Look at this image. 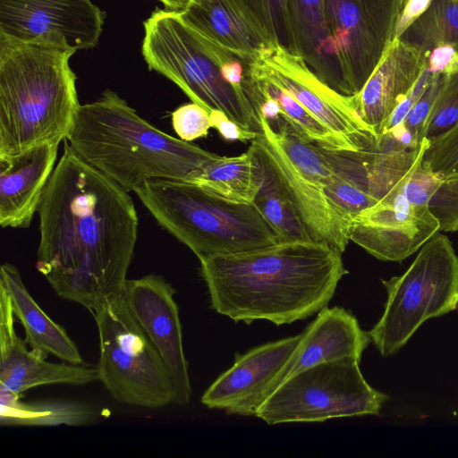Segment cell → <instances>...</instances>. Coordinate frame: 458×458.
<instances>
[{
	"label": "cell",
	"instance_id": "1",
	"mask_svg": "<svg viewBox=\"0 0 458 458\" xmlns=\"http://www.w3.org/2000/svg\"><path fill=\"white\" fill-rule=\"evenodd\" d=\"M38 213L36 268L60 298L92 312L123 292L138 238L134 201L67 140Z\"/></svg>",
	"mask_w": 458,
	"mask_h": 458
},
{
	"label": "cell",
	"instance_id": "2",
	"mask_svg": "<svg viewBox=\"0 0 458 458\" xmlns=\"http://www.w3.org/2000/svg\"><path fill=\"white\" fill-rule=\"evenodd\" d=\"M199 263L211 308L246 324L307 318L327 306L348 274L342 252L313 241L210 256Z\"/></svg>",
	"mask_w": 458,
	"mask_h": 458
},
{
	"label": "cell",
	"instance_id": "3",
	"mask_svg": "<svg viewBox=\"0 0 458 458\" xmlns=\"http://www.w3.org/2000/svg\"><path fill=\"white\" fill-rule=\"evenodd\" d=\"M75 52L57 34H0V157L67 140L81 106L69 64Z\"/></svg>",
	"mask_w": 458,
	"mask_h": 458
},
{
	"label": "cell",
	"instance_id": "4",
	"mask_svg": "<svg viewBox=\"0 0 458 458\" xmlns=\"http://www.w3.org/2000/svg\"><path fill=\"white\" fill-rule=\"evenodd\" d=\"M66 140L82 160L128 191L156 179L187 181L220 157L157 129L109 89L80 106Z\"/></svg>",
	"mask_w": 458,
	"mask_h": 458
},
{
	"label": "cell",
	"instance_id": "5",
	"mask_svg": "<svg viewBox=\"0 0 458 458\" xmlns=\"http://www.w3.org/2000/svg\"><path fill=\"white\" fill-rule=\"evenodd\" d=\"M134 192L157 224L199 259L281 242L254 203L222 199L189 181L151 180Z\"/></svg>",
	"mask_w": 458,
	"mask_h": 458
},
{
	"label": "cell",
	"instance_id": "6",
	"mask_svg": "<svg viewBox=\"0 0 458 458\" xmlns=\"http://www.w3.org/2000/svg\"><path fill=\"white\" fill-rule=\"evenodd\" d=\"M143 25L141 52L149 70L170 80L208 113L222 111L242 128L262 132L247 95L225 80L205 38L181 12L156 9Z\"/></svg>",
	"mask_w": 458,
	"mask_h": 458
},
{
	"label": "cell",
	"instance_id": "7",
	"mask_svg": "<svg viewBox=\"0 0 458 458\" xmlns=\"http://www.w3.org/2000/svg\"><path fill=\"white\" fill-rule=\"evenodd\" d=\"M386 290L384 312L368 332L382 356L396 353L428 319L458 307V256L439 232L420 250L406 271L381 280Z\"/></svg>",
	"mask_w": 458,
	"mask_h": 458
},
{
	"label": "cell",
	"instance_id": "8",
	"mask_svg": "<svg viewBox=\"0 0 458 458\" xmlns=\"http://www.w3.org/2000/svg\"><path fill=\"white\" fill-rule=\"evenodd\" d=\"M97 324L98 380L117 402L148 409L174 403V388L157 349L121 292L92 311Z\"/></svg>",
	"mask_w": 458,
	"mask_h": 458
},
{
	"label": "cell",
	"instance_id": "9",
	"mask_svg": "<svg viewBox=\"0 0 458 458\" xmlns=\"http://www.w3.org/2000/svg\"><path fill=\"white\" fill-rule=\"evenodd\" d=\"M359 364L344 358L303 369L284 380L255 416L276 425L378 415L387 396L368 384Z\"/></svg>",
	"mask_w": 458,
	"mask_h": 458
},
{
	"label": "cell",
	"instance_id": "10",
	"mask_svg": "<svg viewBox=\"0 0 458 458\" xmlns=\"http://www.w3.org/2000/svg\"><path fill=\"white\" fill-rule=\"evenodd\" d=\"M251 69L292 95L352 152L376 148L377 136L359 116L353 96L327 85L286 47L273 45L251 63Z\"/></svg>",
	"mask_w": 458,
	"mask_h": 458
},
{
	"label": "cell",
	"instance_id": "11",
	"mask_svg": "<svg viewBox=\"0 0 458 458\" xmlns=\"http://www.w3.org/2000/svg\"><path fill=\"white\" fill-rule=\"evenodd\" d=\"M403 0H325L348 96L358 94L388 47Z\"/></svg>",
	"mask_w": 458,
	"mask_h": 458
},
{
	"label": "cell",
	"instance_id": "12",
	"mask_svg": "<svg viewBox=\"0 0 458 458\" xmlns=\"http://www.w3.org/2000/svg\"><path fill=\"white\" fill-rule=\"evenodd\" d=\"M262 132L251 141L259 163L289 199L312 241L344 252L350 241L351 220L338 211L323 188L306 179L291 163L273 137L266 119Z\"/></svg>",
	"mask_w": 458,
	"mask_h": 458
},
{
	"label": "cell",
	"instance_id": "13",
	"mask_svg": "<svg viewBox=\"0 0 458 458\" xmlns=\"http://www.w3.org/2000/svg\"><path fill=\"white\" fill-rule=\"evenodd\" d=\"M124 298L157 352L171 377L178 405L190 403L192 394L175 290L159 275L127 279Z\"/></svg>",
	"mask_w": 458,
	"mask_h": 458
},
{
	"label": "cell",
	"instance_id": "14",
	"mask_svg": "<svg viewBox=\"0 0 458 458\" xmlns=\"http://www.w3.org/2000/svg\"><path fill=\"white\" fill-rule=\"evenodd\" d=\"M301 334L269 342L236 355L233 366L204 392L200 401L209 409L227 414L255 416L281 384Z\"/></svg>",
	"mask_w": 458,
	"mask_h": 458
},
{
	"label": "cell",
	"instance_id": "15",
	"mask_svg": "<svg viewBox=\"0 0 458 458\" xmlns=\"http://www.w3.org/2000/svg\"><path fill=\"white\" fill-rule=\"evenodd\" d=\"M438 232V221L428 207L411 203L402 191L354 216L350 241L379 260L402 261Z\"/></svg>",
	"mask_w": 458,
	"mask_h": 458
},
{
	"label": "cell",
	"instance_id": "16",
	"mask_svg": "<svg viewBox=\"0 0 458 458\" xmlns=\"http://www.w3.org/2000/svg\"><path fill=\"white\" fill-rule=\"evenodd\" d=\"M105 17L90 0H0V34L23 41L57 34L76 51L98 43Z\"/></svg>",
	"mask_w": 458,
	"mask_h": 458
},
{
	"label": "cell",
	"instance_id": "17",
	"mask_svg": "<svg viewBox=\"0 0 458 458\" xmlns=\"http://www.w3.org/2000/svg\"><path fill=\"white\" fill-rule=\"evenodd\" d=\"M27 345L16 333L11 299L0 284V389L21 395L40 386H80L98 380L97 367L51 362L47 353Z\"/></svg>",
	"mask_w": 458,
	"mask_h": 458
},
{
	"label": "cell",
	"instance_id": "18",
	"mask_svg": "<svg viewBox=\"0 0 458 458\" xmlns=\"http://www.w3.org/2000/svg\"><path fill=\"white\" fill-rule=\"evenodd\" d=\"M58 144H44L20 154L0 157V225H30L54 172Z\"/></svg>",
	"mask_w": 458,
	"mask_h": 458
},
{
	"label": "cell",
	"instance_id": "19",
	"mask_svg": "<svg viewBox=\"0 0 458 458\" xmlns=\"http://www.w3.org/2000/svg\"><path fill=\"white\" fill-rule=\"evenodd\" d=\"M428 53L394 38L360 89L356 112L378 136L383 123L427 66Z\"/></svg>",
	"mask_w": 458,
	"mask_h": 458
},
{
	"label": "cell",
	"instance_id": "20",
	"mask_svg": "<svg viewBox=\"0 0 458 458\" xmlns=\"http://www.w3.org/2000/svg\"><path fill=\"white\" fill-rule=\"evenodd\" d=\"M182 18L207 38L255 60L276 43L243 0H192Z\"/></svg>",
	"mask_w": 458,
	"mask_h": 458
},
{
	"label": "cell",
	"instance_id": "21",
	"mask_svg": "<svg viewBox=\"0 0 458 458\" xmlns=\"http://www.w3.org/2000/svg\"><path fill=\"white\" fill-rule=\"evenodd\" d=\"M285 24L286 47L301 57L323 82L348 96L325 0H286Z\"/></svg>",
	"mask_w": 458,
	"mask_h": 458
},
{
	"label": "cell",
	"instance_id": "22",
	"mask_svg": "<svg viewBox=\"0 0 458 458\" xmlns=\"http://www.w3.org/2000/svg\"><path fill=\"white\" fill-rule=\"evenodd\" d=\"M371 339L356 317L343 307L322 309L301 333V341L281 377H289L319 363L361 356Z\"/></svg>",
	"mask_w": 458,
	"mask_h": 458
},
{
	"label": "cell",
	"instance_id": "23",
	"mask_svg": "<svg viewBox=\"0 0 458 458\" xmlns=\"http://www.w3.org/2000/svg\"><path fill=\"white\" fill-rule=\"evenodd\" d=\"M0 284L7 291L15 318L21 324L25 342L31 348L54 355L71 364H83L75 343L65 329L39 307L27 290L14 265L3 263Z\"/></svg>",
	"mask_w": 458,
	"mask_h": 458
},
{
	"label": "cell",
	"instance_id": "24",
	"mask_svg": "<svg viewBox=\"0 0 458 458\" xmlns=\"http://www.w3.org/2000/svg\"><path fill=\"white\" fill-rule=\"evenodd\" d=\"M262 167L251 146L242 155L220 157L189 180L222 199L253 203L262 183ZM185 181V180H184Z\"/></svg>",
	"mask_w": 458,
	"mask_h": 458
},
{
	"label": "cell",
	"instance_id": "25",
	"mask_svg": "<svg viewBox=\"0 0 458 458\" xmlns=\"http://www.w3.org/2000/svg\"><path fill=\"white\" fill-rule=\"evenodd\" d=\"M98 413L89 404L70 400L23 401L21 395L0 389L2 426H72L91 423Z\"/></svg>",
	"mask_w": 458,
	"mask_h": 458
},
{
	"label": "cell",
	"instance_id": "26",
	"mask_svg": "<svg viewBox=\"0 0 458 458\" xmlns=\"http://www.w3.org/2000/svg\"><path fill=\"white\" fill-rule=\"evenodd\" d=\"M403 193L411 203L428 207L438 221L439 232L458 231V174L443 177L420 165Z\"/></svg>",
	"mask_w": 458,
	"mask_h": 458
},
{
	"label": "cell",
	"instance_id": "27",
	"mask_svg": "<svg viewBox=\"0 0 458 458\" xmlns=\"http://www.w3.org/2000/svg\"><path fill=\"white\" fill-rule=\"evenodd\" d=\"M270 130L284 155L309 181L322 187L338 172L340 151L327 150L305 140L284 120Z\"/></svg>",
	"mask_w": 458,
	"mask_h": 458
},
{
	"label": "cell",
	"instance_id": "28",
	"mask_svg": "<svg viewBox=\"0 0 458 458\" xmlns=\"http://www.w3.org/2000/svg\"><path fill=\"white\" fill-rule=\"evenodd\" d=\"M250 73L257 88L276 102L281 118L299 135L327 150L352 151L346 142L334 134L292 95L256 73L251 69V64Z\"/></svg>",
	"mask_w": 458,
	"mask_h": 458
},
{
	"label": "cell",
	"instance_id": "29",
	"mask_svg": "<svg viewBox=\"0 0 458 458\" xmlns=\"http://www.w3.org/2000/svg\"><path fill=\"white\" fill-rule=\"evenodd\" d=\"M398 38L425 53L440 46L458 51V0H432Z\"/></svg>",
	"mask_w": 458,
	"mask_h": 458
},
{
	"label": "cell",
	"instance_id": "30",
	"mask_svg": "<svg viewBox=\"0 0 458 458\" xmlns=\"http://www.w3.org/2000/svg\"><path fill=\"white\" fill-rule=\"evenodd\" d=\"M260 165L262 183L253 203L280 235L281 242L312 241L289 199Z\"/></svg>",
	"mask_w": 458,
	"mask_h": 458
},
{
	"label": "cell",
	"instance_id": "31",
	"mask_svg": "<svg viewBox=\"0 0 458 458\" xmlns=\"http://www.w3.org/2000/svg\"><path fill=\"white\" fill-rule=\"evenodd\" d=\"M458 123V72L447 75L426 123L423 139L431 140Z\"/></svg>",
	"mask_w": 458,
	"mask_h": 458
},
{
	"label": "cell",
	"instance_id": "32",
	"mask_svg": "<svg viewBox=\"0 0 458 458\" xmlns=\"http://www.w3.org/2000/svg\"><path fill=\"white\" fill-rule=\"evenodd\" d=\"M421 165L443 177L458 174V123L429 141Z\"/></svg>",
	"mask_w": 458,
	"mask_h": 458
},
{
	"label": "cell",
	"instance_id": "33",
	"mask_svg": "<svg viewBox=\"0 0 458 458\" xmlns=\"http://www.w3.org/2000/svg\"><path fill=\"white\" fill-rule=\"evenodd\" d=\"M172 125L181 140L190 142L208 133L209 113L194 102L185 104L172 113Z\"/></svg>",
	"mask_w": 458,
	"mask_h": 458
},
{
	"label": "cell",
	"instance_id": "34",
	"mask_svg": "<svg viewBox=\"0 0 458 458\" xmlns=\"http://www.w3.org/2000/svg\"><path fill=\"white\" fill-rule=\"evenodd\" d=\"M446 78L447 75L444 73L433 74L429 85L415 103L403 123H402L404 128L419 143H421L423 140V131L435 99Z\"/></svg>",
	"mask_w": 458,
	"mask_h": 458
},
{
	"label": "cell",
	"instance_id": "35",
	"mask_svg": "<svg viewBox=\"0 0 458 458\" xmlns=\"http://www.w3.org/2000/svg\"><path fill=\"white\" fill-rule=\"evenodd\" d=\"M264 24L276 44L287 45L286 0H243Z\"/></svg>",
	"mask_w": 458,
	"mask_h": 458
},
{
	"label": "cell",
	"instance_id": "36",
	"mask_svg": "<svg viewBox=\"0 0 458 458\" xmlns=\"http://www.w3.org/2000/svg\"><path fill=\"white\" fill-rule=\"evenodd\" d=\"M433 77V73H431L426 68L422 72L421 75L409 91V93L405 96V98L395 106L393 112L386 118L385 123L382 125L380 132L377 138L389 131L390 129L401 124L403 123L411 108L420 98V96L424 93L428 86L429 85Z\"/></svg>",
	"mask_w": 458,
	"mask_h": 458
},
{
	"label": "cell",
	"instance_id": "37",
	"mask_svg": "<svg viewBox=\"0 0 458 458\" xmlns=\"http://www.w3.org/2000/svg\"><path fill=\"white\" fill-rule=\"evenodd\" d=\"M209 117L211 127L215 128L226 140L252 141L259 134L242 128L222 111L212 110L209 112Z\"/></svg>",
	"mask_w": 458,
	"mask_h": 458
},
{
	"label": "cell",
	"instance_id": "38",
	"mask_svg": "<svg viewBox=\"0 0 458 458\" xmlns=\"http://www.w3.org/2000/svg\"><path fill=\"white\" fill-rule=\"evenodd\" d=\"M426 69L431 73L451 75L458 72V51L451 46H440L428 52Z\"/></svg>",
	"mask_w": 458,
	"mask_h": 458
},
{
	"label": "cell",
	"instance_id": "39",
	"mask_svg": "<svg viewBox=\"0 0 458 458\" xmlns=\"http://www.w3.org/2000/svg\"><path fill=\"white\" fill-rule=\"evenodd\" d=\"M432 0H403L395 28L398 38L429 6Z\"/></svg>",
	"mask_w": 458,
	"mask_h": 458
},
{
	"label": "cell",
	"instance_id": "40",
	"mask_svg": "<svg viewBox=\"0 0 458 458\" xmlns=\"http://www.w3.org/2000/svg\"><path fill=\"white\" fill-rule=\"evenodd\" d=\"M168 10L182 12L192 0H159Z\"/></svg>",
	"mask_w": 458,
	"mask_h": 458
}]
</instances>
